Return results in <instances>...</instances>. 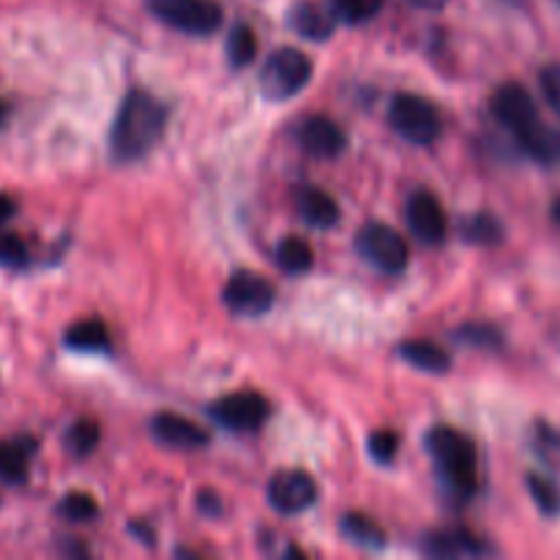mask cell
<instances>
[{
  "mask_svg": "<svg viewBox=\"0 0 560 560\" xmlns=\"http://www.w3.org/2000/svg\"><path fill=\"white\" fill-rule=\"evenodd\" d=\"M539 85L545 93V102L560 118V63H550L539 71Z\"/></svg>",
  "mask_w": 560,
  "mask_h": 560,
  "instance_id": "32",
  "label": "cell"
},
{
  "mask_svg": "<svg viewBox=\"0 0 560 560\" xmlns=\"http://www.w3.org/2000/svg\"><path fill=\"white\" fill-rule=\"evenodd\" d=\"M463 238L468 244H479V246H495L503 241V224L498 222L492 213H474L463 222Z\"/></svg>",
  "mask_w": 560,
  "mask_h": 560,
  "instance_id": "24",
  "label": "cell"
},
{
  "mask_svg": "<svg viewBox=\"0 0 560 560\" xmlns=\"http://www.w3.org/2000/svg\"><path fill=\"white\" fill-rule=\"evenodd\" d=\"M339 534L345 536V541L355 547H364V550H383L386 547V530L375 523L366 514H345L339 520Z\"/></svg>",
  "mask_w": 560,
  "mask_h": 560,
  "instance_id": "19",
  "label": "cell"
},
{
  "mask_svg": "<svg viewBox=\"0 0 560 560\" xmlns=\"http://www.w3.org/2000/svg\"><path fill=\"white\" fill-rule=\"evenodd\" d=\"M222 301L235 317H260L277 301V288L260 273L238 271L224 284Z\"/></svg>",
  "mask_w": 560,
  "mask_h": 560,
  "instance_id": "8",
  "label": "cell"
},
{
  "mask_svg": "<svg viewBox=\"0 0 560 560\" xmlns=\"http://www.w3.org/2000/svg\"><path fill=\"white\" fill-rule=\"evenodd\" d=\"M151 432L159 443L170 448H180V452H197V448H206L211 443V432L178 413L153 416Z\"/></svg>",
  "mask_w": 560,
  "mask_h": 560,
  "instance_id": "13",
  "label": "cell"
},
{
  "mask_svg": "<svg viewBox=\"0 0 560 560\" xmlns=\"http://www.w3.org/2000/svg\"><path fill=\"white\" fill-rule=\"evenodd\" d=\"M421 550L432 558H476L492 552L485 541L465 528L432 530L421 539Z\"/></svg>",
  "mask_w": 560,
  "mask_h": 560,
  "instance_id": "14",
  "label": "cell"
},
{
  "mask_svg": "<svg viewBox=\"0 0 560 560\" xmlns=\"http://www.w3.org/2000/svg\"><path fill=\"white\" fill-rule=\"evenodd\" d=\"M224 49H228V60L233 69H246V66L255 63L257 58L255 31H252L249 25H235L233 31H230Z\"/></svg>",
  "mask_w": 560,
  "mask_h": 560,
  "instance_id": "25",
  "label": "cell"
},
{
  "mask_svg": "<svg viewBox=\"0 0 560 560\" xmlns=\"http://www.w3.org/2000/svg\"><path fill=\"white\" fill-rule=\"evenodd\" d=\"M98 441H102V430L93 419H77L74 424H69L63 435V446L71 457L77 459H85L96 452Z\"/></svg>",
  "mask_w": 560,
  "mask_h": 560,
  "instance_id": "23",
  "label": "cell"
},
{
  "mask_svg": "<svg viewBox=\"0 0 560 560\" xmlns=\"http://www.w3.org/2000/svg\"><path fill=\"white\" fill-rule=\"evenodd\" d=\"M277 262L284 273L299 277V273H306L312 266H315V255H312V246L306 244L304 238L288 235V238L279 241Z\"/></svg>",
  "mask_w": 560,
  "mask_h": 560,
  "instance_id": "22",
  "label": "cell"
},
{
  "mask_svg": "<svg viewBox=\"0 0 560 560\" xmlns=\"http://www.w3.org/2000/svg\"><path fill=\"white\" fill-rule=\"evenodd\" d=\"M63 345L74 353H104L109 348V331L102 320H80L66 328Z\"/></svg>",
  "mask_w": 560,
  "mask_h": 560,
  "instance_id": "21",
  "label": "cell"
},
{
  "mask_svg": "<svg viewBox=\"0 0 560 560\" xmlns=\"http://www.w3.org/2000/svg\"><path fill=\"white\" fill-rule=\"evenodd\" d=\"M405 219H408V228L421 244H443L448 235V219L443 211L441 200H438L432 191L419 189L410 195L408 208H405Z\"/></svg>",
  "mask_w": 560,
  "mask_h": 560,
  "instance_id": "11",
  "label": "cell"
},
{
  "mask_svg": "<svg viewBox=\"0 0 560 560\" xmlns=\"http://www.w3.org/2000/svg\"><path fill=\"white\" fill-rule=\"evenodd\" d=\"M517 145L539 164H560V131L545 124H536L534 129L517 137Z\"/></svg>",
  "mask_w": 560,
  "mask_h": 560,
  "instance_id": "20",
  "label": "cell"
},
{
  "mask_svg": "<svg viewBox=\"0 0 560 560\" xmlns=\"http://www.w3.org/2000/svg\"><path fill=\"white\" fill-rule=\"evenodd\" d=\"M427 452L435 459L438 474H441V481L448 487V492L468 501L479 487L476 443L454 427H435L427 435Z\"/></svg>",
  "mask_w": 560,
  "mask_h": 560,
  "instance_id": "2",
  "label": "cell"
},
{
  "mask_svg": "<svg viewBox=\"0 0 560 560\" xmlns=\"http://www.w3.org/2000/svg\"><path fill=\"white\" fill-rule=\"evenodd\" d=\"M312 80L310 55L295 47L273 49L260 69V93L268 102H288L299 96Z\"/></svg>",
  "mask_w": 560,
  "mask_h": 560,
  "instance_id": "3",
  "label": "cell"
},
{
  "mask_svg": "<svg viewBox=\"0 0 560 560\" xmlns=\"http://www.w3.org/2000/svg\"><path fill=\"white\" fill-rule=\"evenodd\" d=\"M197 509H200L202 514H208V517H219V514H222V501H219V495L206 490L197 498Z\"/></svg>",
  "mask_w": 560,
  "mask_h": 560,
  "instance_id": "33",
  "label": "cell"
},
{
  "mask_svg": "<svg viewBox=\"0 0 560 560\" xmlns=\"http://www.w3.org/2000/svg\"><path fill=\"white\" fill-rule=\"evenodd\" d=\"M454 337L459 339L468 348H481V350H498L503 345V334L498 331L490 323H465L454 331Z\"/></svg>",
  "mask_w": 560,
  "mask_h": 560,
  "instance_id": "28",
  "label": "cell"
},
{
  "mask_svg": "<svg viewBox=\"0 0 560 560\" xmlns=\"http://www.w3.org/2000/svg\"><path fill=\"white\" fill-rule=\"evenodd\" d=\"M399 355H402L405 364L427 372V375H446L452 370L448 350L435 342H427V339H408V342L399 345Z\"/></svg>",
  "mask_w": 560,
  "mask_h": 560,
  "instance_id": "18",
  "label": "cell"
},
{
  "mask_svg": "<svg viewBox=\"0 0 560 560\" xmlns=\"http://www.w3.org/2000/svg\"><path fill=\"white\" fill-rule=\"evenodd\" d=\"M290 27L299 33L301 38H310V42H328L337 31V14L331 9L320 3H312V0H301L290 9Z\"/></svg>",
  "mask_w": 560,
  "mask_h": 560,
  "instance_id": "16",
  "label": "cell"
},
{
  "mask_svg": "<svg viewBox=\"0 0 560 560\" xmlns=\"http://www.w3.org/2000/svg\"><path fill=\"white\" fill-rule=\"evenodd\" d=\"M5 120H9V104H5L3 98H0V129H3V126H5Z\"/></svg>",
  "mask_w": 560,
  "mask_h": 560,
  "instance_id": "36",
  "label": "cell"
},
{
  "mask_svg": "<svg viewBox=\"0 0 560 560\" xmlns=\"http://www.w3.org/2000/svg\"><path fill=\"white\" fill-rule=\"evenodd\" d=\"M408 3H413L416 9H424V11H441L448 0H408Z\"/></svg>",
  "mask_w": 560,
  "mask_h": 560,
  "instance_id": "35",
  "label": "cell"
},
{
  "mask_svg": "<svg viewBox=\"0 0 560 560\" xmlns=\"http://www.w3.org/2000/svg\"><path fill=\"white\" fill-rule=\"evenodd\" d=\"M317 501V481L306 470H279L268 481V503L282 517L306 512Z\"/></svg>",
  "mask_w": 560,
  "mask_h": 560,
  "instance_id": "10",
  "label": "cell"
},
{
  "mask_svg": "<svg viewBox=\"0 0 560 560\" xmlns=\"http://www.w3.org/2000/svg\"><path fill=\"white\" fill-rule=\"evenodd\" d=\"M58 514L69 523H93L98 517V503L88 492H69L58 503Z\"/></svg>",
  "mask_w": 560,
  "mask_h": 560,
  "instance_id": "29",
  "label": "cell"
},
{
  "mask_svg": "<svg viewBox=\"0 0 560 560\" xmlns=\"http://www.w3.org/2000/svg\"><path fill=\"white\" fill-rule=\"evenodd\" d=\"M386 0H328V9L337 14V20L348 25H361V22L377 16Z\"/></svg>",
  "mask_w": 560,
  "mask_h": 560,
  "instance_id": "27",
  "label": "cell"
},
{
  "mask_svg": "<svg viewBox=\"0 0 560 560\" xmlns=\"http://www.w3.org/2000/svg\"><path fill=\"white\" fill-rule=\"evenodd\" d=\"M16 213V202L9 195H0V228Z\"/></svg>",
  "mask_w": 560,
  "mask_h": 560,
  "instance_id": "34",
  "label": "cell"
},
{
  "mask_svg": "<svg viewBox=\"0 0 560 560\" xmlns=\"http://www.w3.org/2000/svg\"><path fill=\"white\" fill-rule=\"evenodd\" d=\"M151 11L189 36H211L222 25V9L213 0H151Z\"/></svg>",
  "mask_w": 560,
  "mask_h": 560,
  "instance_id": "6",
  "label": "cell"
},
{
  "mask_svg": "<svg viewBox=\"0 0 560 560\" xmlns=\"http://www.w3.org/2000/svg\"><path fill=\"white\" fill-rule=\"evenodd\" d=\"M299 145L315 159H337L348 148V135L337 120L326 115H310L299 126Z\"/></svg>",
  "mask_w": 560,
  "mask_h": 560,
  "instance_id": "12",
  "label": "cell"
},
{
  "mask_svg": "<svg viewBox=\"0 0 560 560\" xmlns=\"http://www.w3.org/2000/svg\"><path fill=\"white\" fill-rule=\"evenodd\" d=\"M208 413L230 432H255L271 416V405L257 392H235L208 405Z\"/></svg>",
  "mask_w": 560,
  "mask_h": 560,
  "instance_id": "7",
  "label": "cell"
},
{
  "mask_svg": "<svg viewBox=\"0 0 560 560\" xmlns=\"http://www.w3.org/2000/svg\"><path fill=\"white\" fill-rule=\"evenodd\" d=\"M490 113L498 124L512 131L514 140L534 129L536 124H541L534 96L528 93V88L517 85V82H506L492 93Z\"/></svg>",
  "mask_w": 560,
  "mask_h": 560,
  "instance_id": "9",
  "label": "cell"
},
{
  "mask_svg": "<svg viewBox=\"0 0 560 560\" xmlns=\"http://www.w3.org/2000/svg\"><path fill=\"white\" fill-rule=\"evenodd\" d=\"M558 5H560V0H558Z\"/></svg>",
  "mask_w": 560,
  "mask_h": 560,
  "instance_id": "38",
  "label": "cell"
},
{
  "mask_svg": "<svg viewBox=\"0 0 560 560\" xmlns=\"http://www.w3.org/2000/svg\"><path fill=\"white\" fill-rule=\"evenodd\" d=\"M552 219H556V224L560 228V197H556V202H552Z\"/></svg>",
  "mask_w": 560,
  "mask_h": 560,
  "instance_id": "37",
  "label": "cell"
},
{
  "mask_svg": "<svg viewBox=\"0 0 560 560\" xmlns=\"http://www.w3.org/2000/svg\"><path fill=\"white\" fill-rule=\"evenodd\" d=\"M355 249L383 273H402L410 262V246L402 233L383 222H370L355 235Z\"/></svg>",
  "mask_w": 560,
  "mask_h": 560,
  "instance_id": "5",
  "label": "cell"
},
{
  "mask_svg": "<svg viewBox=\"0 0 560 560\" xmlns=\"http://www.w3.org/2000/svg\"><path fill=\"white\" fill-rule=\"evenodd\" d=\"M295 211L304 219L310 228L328 230L339 222V202L334 200L328 191L317 189V186H301L295 189Z\"/></svg>",
  "mask_w": 560,
  "mask_h": 560,
  "instance_id": "17",
  "label": "cell"
},
{
  "mask_svg": "<svg viewBox=\"0 0 560 560\" xmlns=\"http://www.w3.org/2000/svg\"><path fill=\"white\" fill-rule=\"evenodd\" d=\"M366 448L377 465H392L399 454V435L392 430H377L366 441Z\"/></svg>",
  "mask_w": 560,
  "mask_h": 560,
  "instance_id": "30",
  "label": "cell"
},
{
  "mask_svg": "<svg viewBox=\"0 0 560 560\" xmlns=\"http://www.w3.org/2000/svg\"><path fill=\"white\" fill-rule=\"evenodd\" d=\"M388 120H392L394 131L410 145L427 148L441 137V115H438L435 104L427 102L424 96L397 93L388 107Z\"/></svg>",
  "mask_w": 560,
  "mask_h": 560,
  "instance_id": "4",
  "label": "cell"
},
{
  "mask_svg": "<svg viewBox=\"0 0 560 560\" xmlns=\"http://www.w3.org/2000/svg\"><path fill=\"white\" fill-rule=\"evenodd\" d=\"M38 452V441L31 435L11 438V441H0V485L20 487L27 481V470H31L33 457Z\"/></svg>",
  "mask_w": 560,
  "mask_h": 560,
  "instance_id": "15",
  "label": "cell"
},
{
  "mask_svg": "<svg viewBox=\"0 0 560 560\" xmlns=\"http://www.w3.org/2000/svg\"><path fill=\"white\" fill-rule=\"evenodd\" d=\"M167 126V107L153 93L131 88L120 102L115 124L109 129V153L115 162H137L145 156Z\"/></svg>",
  "mask_w": 560,
  "mask_h": 560,
  "instance_id": "1",
  "label": "cell"
},
{
  "mask_svg": "<svg viewBox=\"0 0 560 560\" xmlns=\"http://www.w3.org/2000/svg\"><path fill=\"white\" fill-rule=\"evenodd\" d=\"M31 262L25 241L14 233H0V266L3 268H25Z\"/></svg>",
  "mask_w": 560,
  "mask_h": 560,
  "instance_id": "31",
  "label": "cell"
},
{
  "mask_svg": "<svg viewBox=\"0 0 560 560\" xmlns=\"http://www.w3.org/2000/svg\"><path fill=\"white\" fill-rule=\"evenodd\" d=\"M525 485H528L530 498H534L536 509H539L545 517H558L560 514V487L550 476L545 474H528L525 476Z\"/></svg>",
  "mask_w": 560,
  "mask_h": 560,
  "instance_id": "26",
  "label": "cell"
}]
</instances>
